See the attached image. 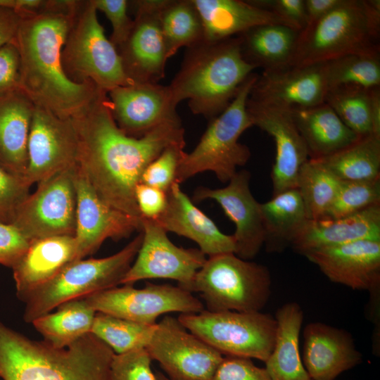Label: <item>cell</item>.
<instances>
[{"label": "cell", "instance_id": "cell-43", "mask_svg": "<svg viewBox=\"0 0 380 380\" xmlns=\"http://www.w3.org/2000/svg\"><path fill=\"white\" fill-rule=\"evenodd\" d=\"M23 178L0 166V222L11 224L15 213L30 194Z\"/></svg>", "mask_w": 380, "mask_h": 380}, {"label": "cell", "instance_id": "cell-9", "mask_svg": "<svg viewBox=\"0 0 380 380\" xmlns=\"http://www.w3.org/2000/svg\"><path fill=\"white\" fill-rule=\"evenodd\" d=\"M271 287L266 266L228 253L207 258L188 291L200 293L210 312H259L270 299Z\"/></svg>", "mask_w": 380, "mask_h": 380}, {"label": "cell", "instance_id": "cell-12", "mask_svg": "<svg viewBox=\"0 0 380 380\" xmlns=\"http://www.w3.org/2000/svg\"><path fill=\"white\" fill-rule=\"evenodd\" d=\"M91 294L84 298L96 312L154 325L158 318L170 312L198 313L203 311L202 302L189 291L170 284L146 283L136 289L123 284Z\"/></svg>", "mask_w": 380, "mask_h": 380}, {"label": "cell", "instance_id": "cell-37", "mask_svg": "<svg viewBox=\"0 0 380 380\" xmlns=\"http://www.w3.org/2000/svg\"><path fill=\"white\" fill-rule=\"evenodd\" d=\"M326 70L329 90L344 87H380V53L344 56L326 62Z\"/></svg>", "mask_w": 380, "mask_h": 380}, {"label": "cell", "instance_id": "cell-10", "mask_svg": "<svg viewBox=\"0 0 380 380\" xmlns=\"http://www.w3.org/2000/svg\"><path fill=\"white\" fill-rule=\"evenodd\" d=\"M177 319L190 332L226 356L265 362L274 347L277 322L269 313L204 309L180 314Z\"/></svg>", "mask_w": 380, "mask_h": 380}, {"label": "cell", "instance_id": "cell-39", "mask_svg": "<svg viewBox=\"0 0 380 380\" xmlns=\"http://www.w3.org/2000/svg\"><path fill=\"white\" fill-rule=\"evenodd\" d=\"M370 92L357 87L334 88L327 91L324 102L348 128L363 137L372 134Z\"/></svg>", "mask_w": 380, "mask_h": 380}, {"label": "cell", "instance_id": "cell-23", "mask_svg": "<svg viewBox=\"0 0 380 380\" xmlns=\"http://www.w3.org/2000/svg\"><path fill=\"white\" fill-rule=\"evenodd\" d=\"M303 364L311 380H334L362 361L350 334L322 322L303 330Z\"/></svg>", "mask_w": 380, "mask_h": 380}, {"label": "cell", "instance_id": "cell-28", "mask_svg": "<svg viewBox=\"0 0 380 380\" xmlns=\"http://www.w3.org/2000/svg\"><path fill=\"white\" fill-rule=\"evenodd\" d=\"M34 108L20 89L0 99V166L23 179Z\"/></svg>", "mask_w": 380, "mask_h": 380}, {"label": "cell", "instance_id": "cell-34", "mask_svg": "<svg viewBox=\"0 0 380 380\" xmlns=\"http://www.w3.org/2000/svg\"><path fill=\"white\" fill-rule=\"evenodd\" d=\"M342 182L380 179V137L371 134L327 157L317 159Z\"/></svg>", "mask_w": 380, "mask_h": 380}, {"label": "cell", "instance_id": "cell-40", "mask_svg": "<svg viewBox=\"0 0 380 380\" xmlns=\"http://www.w3.org/2000/svg\"><path fill=\"white\" fill-rule=\"evenodd\" d=\"M376 204H380V179L342 182L324 218L343 217Z\"/></svg>", "mask_w": 380, "mask_h": 380}, {"label": "cell", "instance_id": "cell-49", "mask_svg": "<svg viewBox=\"0 0 380 380\" xmlns=\"http://www.w3.org/2000/svg\"><path fill=\"white\" fill-rule=\"evenodd\" d=\"M250 1L282 18L298 30L301 31L305 26V0H250Z\"/></svg>", "mask_w": 380, "mask_h": 380}, {"label": "cell", "instance_id": "cell-14", "mask_svg": "<svg viewBox=\"0 0 380 380\" xmlns=\"http://www.w3.org/2000/svg\"><path fill=\"white\" fill-rule=\"evenodd\" d=\"M141 246L121 284L169 279L188 291L196 272L205 263L206 255L198 248H184L174 244L167 232L155 220L141 218Z\"/></svg>", "mask_w": 380, "mask_h": 380}, {"label": "cell", "instance_id": "cell-26", "mask_svg": "<svg viewBox=\"0 0 380 380\" xmlns=\"http://www.w3.org/2000/svg\"><path fill=\"white\" fill-rule=\"evenodd\" d=\"M380 240V204L336 219L309 220L291 244L298 253L360 240Z\"/></svg>", "mask_w": 380, "mask_h": 380}, {"label": "cell", "instance_id": "cell-30", "mask_svg": "<svg viewBox=\"0 0 380 380\" xmlns=\"http://www.w3.org/2000/svg\"><path fill=\"white\" fill-rule=\"evenodd\" d=\"M300 305L290 302L280 307L275 315L274 344L265 362L272 380H311L299 352V334L303 322Z\"/></svg>", "mask_w": 380, "mask_h": 380}, {"label": "cell", "instance_id": "cell-51", "mask_svg": "<svg viewBox=\"0 0 380 380\" xmlns=\"http://www.w3.org/2000/svg\"><path fill=\"white\" fill-rule=\"evenodd\" d=\"M341 1V0H305V27L322 18Z\"/></svg>", "mask_w": 380, "mask_h": 380}, {"label": "cell", "instance_id": "cell-42", "mask_svg": "<svg viewBox=\"0 0 380 380\" xmlns=\"http://www.w3.org/2000/svg\"><path fill=\"white\" fill-rule=\"evenodd\" d=\"M151 361L146 348L115 353L110 365V379L157 380L151 369Z\"/></svg>", "mask_w": 380, "mask_h": 380}, {"label": "cell", "instance_id": "cell-4", "mask_svg": "<svg viewBox=\"0 0 380 380\" xmlns=\"http://www.w3.org/2000/svg\"><path fill=\"white\" fill-rule=\"evenodd\" d=\"M256 69L243 58L237 36L201 42L186 49L179 70L168 85L176 106L209 121L219 115Z\"/></svg>", "mask_w": 380, "mask_h": 380}, {"label": "cell", "instance_id": "cell-5", "mask_svg": "<svg viewBox=\"0 0 380 380\" xmlns=\"http://www.w3.org/2000/svg\"><path fill=\"white\" fill-rule=\"evenodd\" d=\"M379 33V0H341L300 32L288 66L322 63L350 54L380 53Z\"/></svg>", "mask_w": 380, "mask_h": 380}, {"label": "cell", "instance_id": "cell-52", "mask_svg": "<svg viewBox=\"0 0 380 380\" xmlns=\"http://www.w3.org/2000/svg\"><path fill=\"white\" fill-rule=\"evenodd\" d=\"M369 111L372 134L380 137V87L371 89Z\"/></svg>", "mask_w": 380, "mask_h": 380}, {"label": "cell", "instance_id": "cell-1", "mask_svg": "<svg viewBox=\"0 0 380 380\" xmlns=\"http://www.w3.org/2000/svg\"><path fill=\"white\" fill-rule=\"evenodd\" d=\"M71 119L78 139L77 165L95 191L111 207L141 218L135 187L146 166L166 147L186 143L181 120L140 138L128 136L113 119L108 93L103 90Z\"/></svg>", "mask_w": 380, "mask_h": 380}, {"label": "cell", "instance_id": "cell-38", "mask_svg": "<svg viewBox=\"0 0 380 380\" xmlns=\"http://www.w3.org/2000/svg\"><path fill=\"white\" fill-rule=\"evenodd\" d=\"M156 324H145L96 312L91 333L108 345L114 353L122 354L146 348Z\"/></svg>", "mask_w": 380, "mask_h": 380}, {"label": "cell", "instance_id": "cell-27", "mask_svg": "<svg viewBox=\"0 0 380 380\" xmlns=\"http://www.w3.org/2000/svg\"><path fill=\"white\" fill-rule=\"evenodd\" d=\"M203 24V40L216 42L236 37L258 25L286 20L250 0H192Z\"/></svg>", "mask_w": 380, "mask_h": 380}, {"label": "cell", "instance_id": "cell-47", "mask_svg": "<svg viewBox=\"0 0 380 380\" xmlns=\"http://www.w3.org/2000/svg\"><path fill=\"white\" fill-rule=\"evenodd\" d=\"M30 241L12 224L0 222V265L12 268Z\"/></svg>", "mask_w": 380, "mask_h": 380}, {"label": "cell", "instance_id": "cell-19", "mask_svg": "<svg viewBox=\"0 0 380 380\" xmlns=\"http://www.w3.org/2000/svg\"><path fill=\"white\" fill-rule=\"evenodd\" d=\"M112 115L128 136L140 138L167 122L180 120L168 86L133 83L108 92Z\"/></svg>", "mask_w": 380, "mask_h": 380}, {"label": "cell", "instance_id": "cell-32", "mask_svg": "<svg viewBox=\"0 0 380 380\" xmlns=\"http://www.w3.org/2000/svg\"><path fill=\"white\" fill-rule=\"evenodd\" d=\"M267 252L281 253L291 246L309 220L296 188L284 191L260 203Z\"/></svg>", "mask_w": 380, "mask_h": 380}, {"label": "cell", "instance_id": "cell-45", "mask_svg": "<svg viewBox=\"0 0 380 380\" xmlns=\"http://www.w3.org/2000/svg\"><path fill=\"white\" fill-rule=\"evenodd\" d=\"M211 380H272L265 368L257 367L250 358L226 356Z\"/></svg>", "mask_w": 380, "mask_h": 380}, {"label": "cell", "instance_id": "cell-8", "mask_svg": "<svg viewBox=\"0 0 380 380\" xmlns=\"http://www.w3.org/2000/svg\"><path fill=\"white\" fill-rule=\"evenodd\" d=\"M61 57L64 71L74 82H92L107 93L133 84L117 48L106 36L92 0L77 1Z\"/></svg>", "mask_w": 380, "mask_h": 380}, {"label": "cell", "instance_id": "cell-16", "mask_svg": "<svg viewBox=\"0 0 380 380\" xmlns=\"http://www.w3.org/2000/svg\"><path fill=\"white\" fill-rule=\"evenodd\" d=\"M165 0H138L133 28L117 50L125 72L133 83H158L168 60L160 23Z\"/></svg>", "mask_w": 380, "mask_h": 380}, {"label": "cell", "instance_id": "cell-13", "mask_svg": "<svg viewBox=\"0 0 380 380\" xmlns=\"http://www.w3.org/2000/svg\"><path fill=\"white\" fill-rule=\"evenodd\" d=\"M146 349L170 380H211L224 358L167 315L156 323Z\"/></svg>", "mask_w": 380, "mask_h": 380}, {"label": "cell", "instance_id": "cell-21", "mask_svg": "<svg viewBox=\"0 0 380 380\" xmlns=\"http://www.w3.org/2000/svg\"><path fill=\"white\" fill-rule=\"evenodd\" d=\"M332 282L354 290L380 293V240H360L303 254Z\"/></svg>", "mask_w": 380, "mask_h": 380}, {"label": "cell", "instance_id": "cell-29", "mask_svg": "<svg viewBox=\"0 0 380 380\" xmlns=\"http://www.w3.org/2000/svg\"><path fill=\"white\" fill-rule=\"evenodd\" d=\"M290 110L307 147L309 158L327 157L361 138L348 128L325 102Z\"/></svg>", "mask_w": 380, "mask_h": 380}, {"label": "cell", "instance_id": "cell-44", "mask_svg": "<svg viewBox=\"0 0 380 380\" xmlns=\"http://www.w3.org/2000/svg\"><path fill=\"white\" fill-rule=\"evenodd\" d=\"M97 11H101L112 25L110 42L116 48L129 37L134 23L127 13L129 1L126 0H92Z\"/></svg>", "mask_w": 380, "mask_h": 380}, {"label": "cell", "instance_id": "cell-53", "mask_svg": "<svg viewBox=\"0 0 380 380\" xmlns=\"http://www.w3.org/2000/svg\"><path fill=\"white\" fill-rule=\"evenodd\" d=\"M155 374H156L157 380H170L166 376V375H165L162 372H155Z\"/></svg>", "mask_w": 380, "mask_h": 380}, {"label": "cell", "instance_id": "cell-6", "mask_svg": "<svg viewBox=\"0 0 380 380\" xmlns=\"http://www.w3.org/2000/svg\"><path fill=\"white\" fill-rule=\"evenodd\" d=\"M258 77L255 72L251 74L229 106L208 122L196 147L182 158L175 182L180 184L205 171L215 173L220 182H228L236 173V168L248 163L251 151L239 139L253 126L246 103Z\"/></svg>", "mask_w": 380, "mask_h": 380}, {"label": "cell", "instance_id": "cell-11", "mask_svg": "<svg viewBox=\"0 0 380 380\" xmlns=\"http://www.w3.org/2000/svg\"><path fill=\"white\" fill-rule=\"evenodd\" d=\"M74 167L37 183L18 207L11 222L29 241L75 236L77 196Z\"/></svg>", "mask_w": 380, "mask_h": 380}, {"label": "cell", "instance_id": "cell-31", "mask_svg": "<svg viewBox=\"0 0 380 380\" xmlns=\"http://www.w3.org/2000/svg\"><path fill=\"white\" fill-rule=\"evenodd\" d=\"M291 27L268 23L237 35L243 58L255 68L272 70L289 65L300 34Z\"/></svg>", "mask_w": 380, "mask_h": 380}, {"label": "cell", "instance_id": "cell-46", "mask_svg": "<svg viewBox=\"0 0 380 380\" xmlns=\"http://www.w3.org/2000/svg\"><path fill=\"white\" fill-rule=\"evenodd\" d=\"M20 89V57L14 42L0 48V99Z\"/></svg>", "mask_w": 380, "mask_h": 380}, {"label": "cell", "instance_id": "cell-50", "mask_svg": "<svg viewBox=\"0 0 380 380\" xmlns=\"http://www.w3.org/2000/svg\"><path fill=\"white\" fill-rule=\"evenodd\" d=\"M23 14L0 5V48L15 39Z\"/></svg>", "mask_w": 380, "mask_h": 380}, {"label": "cell", "instance_id": "cell-25", "mask_svg": "<svg viewBox=\"0 0 380 380\" xmlns=\"http://www.w3.org/2000/svg\"><path fill=\"white\" fill-rule=\"evenodd\" d=\"M75 260L77 244L73 236L30 241L25 253L11 268L18 298L24 301Z\"/></svg>", "mask_w": 380, "mask_h": 380}, {"label": "cell", "instance_id": "cell-3", "mask_svg": "<svg viewBox=\"0 0 380 380\" xmlns=\"http://www.w3.org/2000/svg\"><path fill=\"white\" fill-rule=\"evenodd\" d=\"M113 350L91 333L65 348L30 339L0 321L3 380H110Z\"/></svg>", "mask_w": 380, "mask_h": 380}, {"label": "cell", "instance_id": "cell-17", "mask_svg": "<svg viewBox=\"0 0 380 380\" xmlns=\"http://www.w3.org/2000/svg\"><path fill=\"white\" fill-rule=\"evenodd\" d=\"M75 239L77 260L92 255L108 239L120 240L141 231V218H136L105 203L77 165Z\"/></svg>", "mask_w": 380, "mask_h": 380}, {"label": "cell", "instance_id": "cell-24", "mask_svg": "<svg viewBox=\"0 0 380 380\" xmlns=\"http://www.w3.org/2000/svg\"><path fill=\"white\" fill-rule=\"evenodd\" d=\"M165 211L156 220L167 232L175 233L196 243L209 257L235 251L233 235L222 233L215 223L198 209L175 182L168 191Z\"/></svg>", "mask_w": 380, "mask_h": 380}, {"label": "cell", "instance_id": "cell-7", "mask_svg": "<svg viewBox=\"0 0 380 380\" xmlns=\"http://www.w3.org/2000/svg\"><path fill=\"white\" fill-rule=\"evenodd\" d=\"M143 234L116 253L102 258L78 259L68 263L53 279L23 301L24 320L32 323L60 305L122 284L141 246Z\"/></svg>", "mask_w": 380, "mask_h": 380}, {"label": "cell", "instance_id": "cell-20", "mask_svg": "<svg viewBox=\"0 0 380 380\" xmlns=\"http://www.w3.org/2000/svg\"><path fill=\"white\" fill-rule=\"evenodd\" d=\"M246 109L253 126L267 133L276 146L275 160L271 171L273 195L296 188L299 170L309 159V155L290 109L249 99Z\"/></svg>", "mask_w": 380, "mask_h": 380}, {"label": "cell", "instance_id": "cell-36", "mask_svg": "<svg viewBox=\"0 0 380 380\" xmlns=\"http://www.w3.org/2000/svg\"><path fill=\"white\" fill-rule=\"evenodd\" d=\"M341 182L317 159L309 158L302 165L297 177L296 189L309 220L325 217Z\"/></svg>", "mask_w": 380, "mask_h": 380}, {"label": "cell", "instance_id": "cell-35", "mask_svg": "<svg viewBox=\"0 0 380 380\" xmlns=\"http://www.w3.org/2000/svg\"><path fill=\"white\" fill-rule=\"evenodd\" d=\"M160 23L168 59L182 47L203 40V28L192 0H165Z\"/></svg>", "mask_w": 380, "mask_h": 380}, {"label": "cell", "instance_id": "cell-33", "mask_svg": "<svg viewBox=\"0 0 380 380\" xmlns=\"http://www.w3.org/2000/svg\"><path fill=\"white\" fill-rule=\"evenodd\" d=\"M56 309L32 322L44 341L54 348H65L91 333L96 312L84 298L64 303Z\"/></svg>", "mask_w": 380, "mask_h": 380}, {"label": "cell", "instance_id": "cell-41", "mask_svg": "<svg viewBox=\"0 0 380 380\" xmlns=\"http://www.w3.org/2000/svg\"><path fill=\"white\" fill-rule=\"evenodd\" d=\"M185 145L181 143L166 147L146 166L139 182L167 192L175 182L179 165L186 153Z\"/></svg>", "mask_w": 380, "mask_h": 380}, {"label": "cell", "instance_id": "cell-22", "mask_svg": "<svg viewBox=\"0 0 380 380\" xmlns=\"http://www.w3.org/2000/svg\"><path fill=\"white\" fill-rule=\"evenodd\" d=\"M326 63L263 70L248 99L284 108H306L324 102L328 91Z\"/></svg>", "mask_w": 380, "mask_h": 380}, {"label": "cell", "instance_id": "cell-18", "mask_svg": "<svg viewBox=\"0 0 380 380\" xmlns=\"http://www.w3.org/2000/svg\"><path fill=\"white\" fill-rule=\"evenodd\" d=\"M251 174L243 170L219 189L199 186L196 189L193 200L196 202L206 199L216 201L227 217L235 226L234 254L249 260L260 251L265 243V232L260 210V203L250 189Z\"/></svg>", "mask_w": 380, "mask_h": 380}, {"label": "cell", "instance_id": "cell-48", "mask_svg": "<svg viewBox=\"0 0 380 380\" xmlns=\"http://www.w3.org/2000/svg\"><path fill=\"white\" fill-rule=\"evenodd\" d=\"M134 196L141 218L156 220L166 208L167 192L159 189L139 182Z\"/></svg>", "mask_w": 380, "mask_h": 380}, {"label": "cell", "instance_id": "cell-15", "mask_svg": "<svg viewBox=\"0 0 380 380\" xmlns=\"http://www.w3.org/2000/svg\"><path fill=\"white\" fill-rule=\"evenodd\" d=\"M78 139L72 119H63L35 106L24 179L31 186L77 165Z\"/></svg>", "mask_w": 380, "mask_h": 380}, {"label": "cell", "instance_id": "cell-2", "mask_svg": "<svg viewBox=\"0 0 380 380\" xmlns=\"http://www.w3.org/2000/svg\"><path fill=\"white\" fill-rule=\"evenodd\" d=\"M77 1H46L38 12L23 14L15 39L20 57V89L35 106L63 119L82 111L100 89L66 75L62 50Z\"/></svg>", "mask_w": 380, "mask_h": 380}]
</instances>
